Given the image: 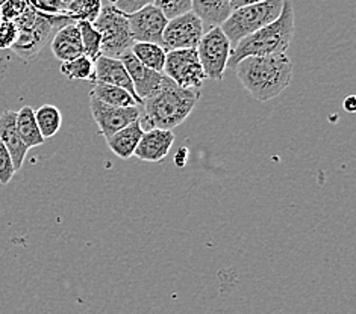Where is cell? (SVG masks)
Wrapping results in <instances>:
<instances>
[{"mask_svg":"<svg viewBox=\"0 0 356 314\" xmlns=\"http://www.w3.org/2000/svg\"><path fill=\"white\" fill-rule=\"evenodd\" d=\"M234 70L244 89L259 101L277 97L288 88L293 78V62L286 55L244 58Z\"/></svg>","mask_w":356,"mask_h":314,"instance_id":"6da1fadb","label":"cell"},{"mask_svg":"<svg viewBox=\"0 0 356 314\" xmlns=\"http://www.w3.org/2000/svg\"><path fill=\"white\" fill-rule=\"evenodd\" d=\"M199 98V91L182 89L168 79L158 94L143 101L138 120L143 130H173L190 116Z\"/></svg>","mask_w":356,"mask_h":314,"instance_id":"7a4b0ae2","label":"cell"},{"mask_svg":"<svg viewBox=\"0 0 356 314\" xmlns=\"http://www.w3.org/2000/svg\"><path fill=\"white\" fill-rule=\"evenodd\" d=\"M294 35V8L290 0H284L282 12L277 19L261 28L252 35L243 38L236 44L231 56H229L227 67L235 69V65L244 58L249 56H271V55H285L286 49Z\"/></svg>","mask_w":356,"mask_h":314,"instance_id":"3957f363","label":"cell"},{"mask_svg":"<svg viewBox=\"0 0 356 314\" xmlns=\"http://www.w3.org/2000/svg\"><path fill=\"white\" fill-rule=\"evenodd\" d=\"M282 6L284 0H264V2L238 8L231 12L220 28L234 49L243 38L273 23L281 15Z\"/></svg>","mask_w":356,"mask_h":314,"instance_id":"277c9868","label":"cell"},{"mask_svg":"<svg viewBox=\"0 0 356 314\" xmlns=\"http://www.w3.org/2000/svg\"><path fill=\"white\" fill-rule=\"evenodd\" d=\"M102 35L100 55L122 59L131 52L135 41L131 35L128 15L117 11L111 5H104L97 19L92 23Z\"/></svg>","mask_w":356,"mask_h":314,"instance_id":"5b68a950","label":"cell"},{"mask_svg":"<svg viewBox=\"0 0 356 314\" xmlns=\"http://www.w3.org/2000/svg\"><path fill=\"white\" fill-rule=\"evenodd\" d=\"M38 12V11H37ZM74 23L69 17L64 14H37V20L32 24V28L26 30H19V37L11 47L13 52L24 59V61H29V59L35 58L41 49H43L49 41H52L55 33L67 26V24Z\"/></svg>","mask_w":356,"mask_h":314,"instance_id":"8992f818","label":"cell"},{"mask_svg":"<svg viewBox=\"0 0 356 314\" xmlns=\"http://www.w3.org/2000/svg\"><path fill=\"white\" fill-rule=\"evenodd\" d=\"M196 52L207 79L223 80L232 46L222 28H211L207 33H203Z\"/></svg>","mask_w":356,"mask_h":314,"instance_id":"52a82bcc","label":"cell"},{"mask_svg":"<svg viewBox=\"0 0 356 314\" xmlns=\"http://www.w3.org/2000/svg\"><path fill=\"white\" fill-rule=\"evenodd\" d=\"M163 73L182 89L199 91L207 80L196 49L167 52Z\"/></svg>","mask_w":356,"mask_h":314,"instance_id":"ba28073f","label":"cell"},{"mask_svg":"<svg viewBox=\"0 0 356 314\" xmlns=\"http://www.w3.org/2000/svg\"><path fill=\"white\" fill-rule=\"evenodd\" d=\"M203 26L199 17L193 11L185 12L179 17L168 20L167 26L163 32V41L161 47L165 52L172 50H185V49H196L200 38L203 37Z\"/></svg>","mask_w":356,"mask_h":314,"instance_id":"9c48e42d","label":"cell"},{"mask_svg":"<svg viewBox=\"0 0 356 314\" xmlns=\"http://www.w3.org/2000/svg\"><path fill=\"white\" fill-rule=\"evenodd\" d=\"M128 21L135 42H152V44L161 46L163 32L168 20L154 3L128 15Z\"/></svg>","mask_w":356,"mask_h":314,"instance_id":"30bf717a","label":"cell"},{"mask_svg":"<svg viewBox=\"0 0 356 314\" xmlns=\"http://www.w3.org/2000/svg\"><path fill=\"white\" fill-rule=\"evenodd\" d=\"M91 115L99 127L102 137L108 139L118 130L140 120V107H113L90 97Z\"/></svg>","mask_w":356,"mask_h":314,"instance_id":"8fae6325","label":"cell"},{"mask_svg":"<svg viewBox=\"0 0 356 314\" xmlns=\"http://www.w3.org/2000/svg\"><path fill=\"white\" fill-rule=\"evenodd\" d=\"M120 61L123 62L124 69L132 80L135 94H137L141 101L158 94L168 80L164 73H158L147 69L131 52L126 53Z\"/></svg>","mask_w":356,"mask_h":314,"instance_id":"7c38bea8","label":"cell"},{"mask_svg":"<svg viewBox=\"0 0 356 314\" xmlns=\"http://www.w3.org/2000/svg\"><path fill=\"white\" fill-rule=\"evenodd\" d=\"M91 83L92 85L105 83V85H113V87L123 88L135 98L138 107L143 106V101L137 97V94H135L132 80L120 59H113V58H106L100 55L95 61V73H92Z\"/></svg>","mask_w":356,"mask_h":314,"instance_id":"4fadbf2b","label":"cell"},{"mask_svg":"<svg viewBox=\"0 0 356 314\" xmlns=\"http://www.w3.org/2000/svg\"><path fill=\"white\" fill-rule=\"evenodd\" d=\"M173 143H175L173 130L150 129L143 133L134 156L143 160V162L156 164L167 157V155L170 152L173 147Z\"/></svg>","mask_w":356,"mask_h":314,"instance_id":"5bb4252c","label":"cell"},{"mask_svg":"<svg viewBox=\"0 0 356 314\" xmlns=\"http://www.w3.org/2000/svg\"><path fill=\"white\" fill-rule=\"evenodd\" d=\"M0 142L10 151L15 173L22 169L24 159L28 155V147L22 141L19 130H17V112L8 109L0 114Z\"/></svg>","mask_w":356,"mask_h":314,"instance_id":"9a60e30c","label":"cell"},{"mask_svg":"<svg viewBox=\"0 0 356 314\" xmlns=\"http://www.w3.org/2000/svg\"><path fill=\"white\" fill-rule=\"evenodd\" d=\"M50 49L61 62H69L76 58L83 56V46L78 23H70L59 29L52 41H50Z\"/></svg>","mask_w":356,"mask_h":314,"instance_id":"2e32d148","label":"cell"},{"mask_svg":"<svg viewBox=\"0 0 356 314\" xmlns=\"http://www.w3.org/2000/svg\"><path fill=\"white\" fill-rule=\"evenodd\" d=\"M143 133L144 130L140 121H135L128 127H124V129L114 133L113 137H109L106 139V143L109 150H111L117 157L128 160L134 156L135 150H137V146L143 137Z\"/></svg>","mask_w":356,"mask_h":314,"instance_id":"e0dca14e","label":"cell"},{"mask_svg":"<svg viewBox=\"0 0 356 314\" xmlns=\"http://www.w3.org/2000/svg\"><path fill=\"white\" fill-rule=\"evenodd\" d=\"M191 11L199 17L203 24H208L209 29L222 26L232 12L229 0H191Z\"/></svg>","mask_w":356,"mask_h":314,"instance_id":"ac0fdd59","label":"cell"},{"mask_svg":"<svg viewBox=\"0 0 356 314\" xmlns=\"http://www.w3.org/2000/svg\"><path fill=\"white\" fill-rule=\"evenodd\" d=\"M17 130L24 146L28 148H35L44 143V138L41 137L38 124L35 121V110L31 106H23L17 112Z\"/></svg>","mask_w":356,"mask_h":314,"instance_id":"d6986e66","label":"cell"},{"mask_svg":"<svg viewBox=\"0 0 356 314\" xmlns=\"http://www.w3.org/2000/svg\"><path fill=\"white\" fill-rule=\"evenodd\" d=\"M90 97L99 100L100 103L113 106V107H135L138 106L135 98L128 91L113 85L95 83V87L90 91Z\"/></svg>","mask_w":356,"mask_h":314,"instance_id":"ffe728a7","label":"cell"},{"mask_svg":"<svg viewBox=\"0 0 356 314\" xmlns=\"http://www.w3.org/2000/svg\"><path fill=\"white\" fill-rule=\"evenodd\" d=\"M131 53L147 69L158 73L164 71L167 52L161 46L152 44V42H135L131 49Z\"/></svg>","mask_w":356,"mask_h":314,"instance_id":"44dd1931","label":"cell"},{"mask_svg":"<svg viewBox=\"0 0 356 314\" xmlns=\"http://www.w3.org/2000/svg\"><path fill=\"white\" fill-rule=\"evenodd\" d=\"M35 121L38 124L41 137L44 139L54 138L59 129H61L63 115L56 106L43 105L35 110Z\"/></svg>","mask_w":356,"mask_h":314,"instance_id":"7402d4cb","label":"cell"},{"mask_svg":"<svg viewBox=\"0 0 356 314\" xmlns=\"http://www.w3.org/2000/svg\"><path fill=\"white\" fill-rule=\"evenodd\" d=\"M102 10V0H70L65 5V15L74 23H95Z\"/></svg>","mask_w":356,"mask_h":314,"instance_id":"603a6c76","label":"cell"},{"mask_svg":"<svg viewBox=\"0 0 356 314\" xmlns=\"http://www.w3.org/2000/svg\"><path fill=\"white\" fill-rule=\"evenodd\" d=\"M59 71H61L65 78H69L70 80H90L91 82L92 73H95V62H92L90 58L83 55V56L73 59V61L61 62Z\"/></svg>","mask_w":356,"mask_h":314,"instance_id":"cb8c5ba5","label":"cell"},{"mask_svg":"<svg viewBox=\"0 0 356 314\" xmlns=\"http://www.w3.org/2000/svg\"><path fill=\"white\" fill-rule=\"evenodd\" d=\"M78 28L81 30L82 46H83V55L90 58L92 62L100 56V47H102V35L99 30L92 26V23L79 21Z\"/></svg>","mask_w":356,"mask_h":314,"instance_id":"d4e9b609","label":"cell"},{"mask_svg":"<svg viewBox=\"0 0 356 314\" xmlns=\"http://www.w3.org/2000/svg\"><path fill=\"white\" fill-rule=\"evenodd\" d=\"M154 5L167 17V20L190 12L193 8L191 0H155Z\"/></svg>","mask_w":356,"mask_h":314,"instance_id":"484cf974","label":"cell"},{"mask_svg":"<svg viewBox=\"0 0 356 314\" xmlns=\"http://www.w3.org/2000/svg\"><path fill=\"white\" fill-rule=\"evenodd\" d=\"M28 5V0H6L5 5L0 8V20L15 21L24 12Z\"/></svg>","mask_w":356,"mask_h":314,"instance_id":"4316f807","label":"cell"},{"mask_svg":"<svg viewBox=\"0 0 356 314\" xmlns=\"http://www.w3.org/2000/svg\"><path fill=\"white\" fill-rule=\"evenodd\" d=\"M15 168L10 151H8L3 143L0 142V183L8 184L13 180Z\"/></svg>","mask_w":356,"mask_h":314,"instance_id":"83f0119b","label":"cell"},{"mask_svg":"<svg viewBox=\"0 0 356 314\" xmlns=\"http://www.w3.org/2000/svg\"><path fill=\"white\" fill-rule=\"evenodd\" d=\"M17 37H19V29L14 21H0V52L11 49Z\"/></svg>","mask_w":356,"mask_h":314,"instance_id":"f1b7e54d","label":"cell"},{"mask_svg":"<svg viewBox=\"0 0 356 314\" xmlns=\"http://www.w3.org/2000/svg\"><path fill=\"white\" fill-rule=\"evenodd\" d=\"M155 0H108V5L114 6L117 11H120L126 15L137 12L141 8L152 5Z\"/></svg>","mask_w":356,"mask_h":314,"instance_id":"f546056e","label":"cell"},{"mask_svg":"<svg viewBox=\"0 0 356 314\" xmlns=\"http://www.w3.org/2000/svg\"><path fill=\"white\" fill-rule=\"evenodd\" d=\"M259 2H264V0H229V5H231L232 11H234V10H238V8L253 5V3H259Z\"/></svg>","mask_w":356,"mask_h":314,"instance_id":"4dcf8cb0","label":"cell"},{"mask_svg":"<svg viewBox=\"0 0 356 314\" xmlns=\"http://www.w3.org/2000/svg\"><path fill=\"white\" fill-rule=\"evenodd\" d=\"M343 106H344V109L347 110V112L353 114L355 110H356V97H355V96H349V97H347V98L343 101Z\"/></svg>","mask_w":356,"mask_h":314,"instance_id":"1f68e13d","label":"cell"},{"mask_svg":"<svg viewBox=\"0 0 356 314\" xmlns=\"http://www.w3.org/2000/svg\"><path fill=\"white\" fill-rule=\"evenodd\" d=\"M5 2H6V0H0V8H2V6L5 5Z\"/></svg>","mask_w":356,"mask_h":314,"instance_id":"d6a6232c","label":"cell"},{"mask_svg":"<svg viewBox=\"0 0 356 314\" xmlns=\"http://www.w3.org/2000/svg\"><path fill=\"white\" fill-rule=\"evenodd\" d=\"M0 21H2V20H0Z\"/></svg>","mask_w":356,"mask_h":314,"instance_id":"836d02e7","label":"cell"}]
</instances>
